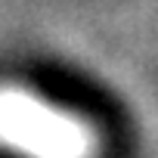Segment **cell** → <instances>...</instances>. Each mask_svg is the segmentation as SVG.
I'll use <instances>...</instances> for the list:
<instances>
[{
	"label": "cell",
	"mask_w": 158,
	"mask_h": 158,
	"mask_svg": "<svg viewBox=\"0 0 158 158\" xmlns=\"http://www.w3.org/2000/svg\"><path fill=\"white\" fill-rule=\"evenodd\" d=\"M0 149L19 158H93L96 133L68 106L0 87Z\"/></svg>",
	"instance_id": "cell-1"
}]
</instances>
